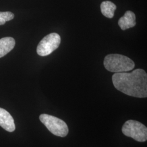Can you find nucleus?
Returning a JSON list of instances; mask_svg holds the SVG:
<instances>
[{"instance_id": "nucleus-5", "label": "nucleus", "mask_w": 147, "mask_h": 147, "mask_svg": "<svg viewBox=\"0 0 147 147\" xmlns=\"http://www.w3.org/2000/svg\"><path fill=\"white\" fill-rule=\"evenodd\" d=\"M61 42V37L57 33H51L48 34L39 43L37 48L38 55L41 56L50 55L59 47Z\"/></svg>"}, {"instance_id": "nucleus-8", "label": "nucleus", "mask_w": 147, "mask_h": 147, "mask_svg": "<svg viewBox=\"0 0 147 147\" xmlns=\"http://www.w3.org/2000/svg\"><path fill=\"white\" fill-rule=\"evenodd\" d=\"M16 45V41L12 37H5L0 39V58L11 51Z\"/></svg>"}, {"instance_id": "nucleus-10", "label": "nucleus", "mask_w": 147, "mask_h": 147, "mask_svg": "<svg viewBox=\"0 0 147 147\" xmlns=\"http://www.w3.org/2000/svg\"><path fill=\"white\" fill-rule=\"evenodd\" d=\"M14 15L11 11H0V25L5 24V22L12 20Z\"/></svg>"}, {"instance_id": "nucleus-3", "label": "nucleus", "mask_w": 147, "mask_h": 147, "mask_svg": "<svg viewBox=\"0 0 147 147\" xmlns=\"http://www.w3.org/2000/svg\"><path fill=\"white\" fill-rule=\"evenodd\" d=\"M39 119L54 135L62 137L67 136L68 127L63 120L47 114H42L39 116Z\"/></svg>"}, {"instance_id": "nucleus-4", "label": "nucleus", "mask_w": 147, "mask_h": 147, "mask_svg": "<svg viewBox=\"0 0 147 147\" xmlns=\"http://www.w3.org/2000/svg\"><path fill=\"white\" fill-rule=\"evenodd\" d=\"M121 130L125 136L131 137L137 142H146L147 140V127L138 121H126Z\"/></svg>"}, {"instance_id": "nucleus-9", "label": "nucleus", "mask_w": 147, "mask_h": 147, "mask_svg": "<svg viewBox=\"0 0 147 147\" xmlns=\"http://www.w3.org/2000/svg\"><path fill=\"white\" fill-rule=\"evenodd\" d=\"M116 8V5L112 2L109 1L102 2L100 5L101 13L105 17L110 19L113 17Z\"/></svg>"}, {"instance_id": "nucleus-1", "label": "nucleus", "mask_w": 147, "mask_h": 147, "mask_svg": "<svg viewBox=\"0 0 147 147\" xmlns=\"http://www.w3.org/2000/svg\"><path fill=\"white\" fill-rule=\"evenodd\" d=\"M112 82L118 90L133 97H147V74L142 69L131 73H118L112 76Z\"/></svg>"}, {"instance_id": "nucleus-7", "label": "nucleus", "mask_w": 147, "mask_h": 147, "mask_svg": "<svg viewBox=\"0 0 147 147\" xmlns=\"http://www.w3.org/2000/svg\"><path fill=\"white\" fill-rule=\"evenodd\" d=\"M136 25V16L132 11H126L124 16L121 17L118 21V25L123 31L132 28Z\"/></svg>"}, {"instance_id": "nucleus-6", "label": "nucleus", "mask_w": 147, "mask_h": 147, "mask_svg": "<svg viewBox=\"0 0 147 147\" xmlns=\"http://www.w3.org/2000/svg\"><path fill=\"white\" fill-rule=\"evenodd\" d=\"M0 126L7 131L13 132L16 130L12 116L8 111L2 108H0Z\"/></svg>"}, {"instance_id": "nucleus-2", "label": "nucleus", "mask_w": 147, "mask_h": 147, "mask_svg": "<svg viewBox=\"0 0 147 147\" xmlns=\"http://www.w3.org/2000/svg\"><path fill=\"white\" fill-rule=\"evenodd\" d=\"M104 65L106 69L115 73L130 71L135 66L131 59L119 54L107 55L104 59Z\"/></svg>"}]
</instances>
